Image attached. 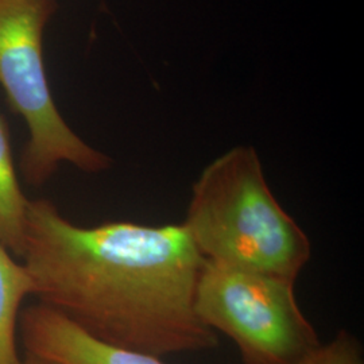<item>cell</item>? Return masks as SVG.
Masks as SVG:
<instances>
[{"label":"cell","mask_w":364,"mask_h":364,"mask_svg":"<svg viewBox=\"0 0 364 364\" xmlns=\"http://www.w3.org/2000/svg\"><path fill=\"white\" fill-rule=\"evenodd\" d=\"M22 260L39 304L97 340L159 358L219 346L195 309L205 259L181 224L81 227L30 200Z\"/></svg>","instance_id":"cell-1"},{"label":"cell","mask_w":364,"mask_h":364,"mask_svg":"<svg viewBox=\"0 0 364 364\" xmlns=\"http://www.w3.org/2000/svg\"><path fill=\"white\" fill-rule=\"evenodd\" d=\"M181 225L204 259L293 282L312 257L308 235L275 198L252 146H236L204 168Z\"/></svg>","instance_id":"cell-2"},{"label":"cell","mask_w":364,"mask_h":364,"mask_svg":"<svg viewBox=\"0 0 364 364\" xmlns=\"http://www.w3.org/2000/svg\"><path fill=\"white\" fill-rule=\"evenodd\" d=\"M55 9V0H0V85L28 127L21 169L25 181L36 188L49 181L64 162L93 174L112 165L109 156L69 127L53 100L42 46Z\"/></svg>","instance_id":"cell-3"},{"label":"cell","mask_w":364,"mask_h":364,"mask_svg":"<svg viewBox=\"0 0 364 364\" xmlns=\"http://www.w3.org/2000/svg\"><path fill=\"white\" fill-rule=\"evenodd\" d=\"M296 282L204 260L195 309L218 335L231 338L245 364H289L320 346L301 311Z\"/></svg>","instance_id":"cell-4"},{"label":"cell","mask_w":364,"mask_h":364,"mask_svg":"<svg viewBox=\"0 0 364 364\" xmlns=\"http://www.w3.org/2000/svg\"><path fill=\"white\" fill-rule=\"evenodd\" d=\"M19 326L27 353L54 363L166 364L159 356L97 340L42 304L27 306Z\"/></svg>","instance_id":"cell-5"},{"label":"cell","mask_w":364,"mask_h":364,"mask_svg":"<svg viewBox=\"0 0 364 364\" xmlns=\"http://www.w3.org/2000/svg\"><path fill=\"white\" fill-rule=\"evenodd\" d=\"M28 201L18 181L9 130L0 115V243L21 259L25 251Z\"/></svg>","instance_id":"cell-6"},{"label":"cell","mask_w":364,"mask_h":364,"mask_svg":"<svg viewBox=\"0 0 364 364\" xmlns=\"http://www.w3.org/2000/svg\"><path fill=\"white\" fill-rule=\"evenodd\" d=\"M34 293L26 266L0 243V364H23L16 350V326L23 299Z\"/></svg>","instance_id":"cell-7"},{"label":"cell","mask_w":364,"mask_h":364,"mask_svg":"<svg viewBox=\"0 0 364 364\" xmlns=\"http://www.w3.org/2000/svg\"><path fill=\"white\" fill-rule=\"evenodd\" d=\"M289 364H364L363 350L358 338L346 329L338 331L326 344Z\"/></svg>","instance_id":"cell-8"},{"label":"cell","mask_w":364,"mask_h":364,"mask_svg":"<svg viewBox=\"0 0 364 364\" xmlns=\"http://www.w3.org/2000/svg\"><path fill=\"white\" fill-rule=\"evenodd\" d=\"M23 364H58L54 363L52 360H48V359H43V358H39L37 355H33V353H27L26 358L23 359Z\"/></svg>","instance_id":"cell-9"}]
</instances>
